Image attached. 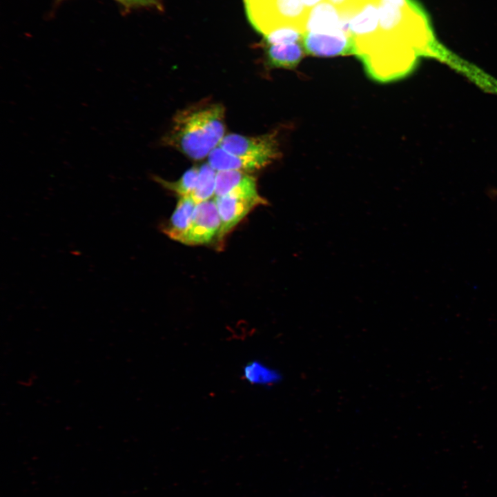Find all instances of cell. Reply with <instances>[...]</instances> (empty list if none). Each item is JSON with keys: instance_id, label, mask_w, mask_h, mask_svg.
<instances>
[{"instance_id": "1", "label": "cell", "mask_w": 497, "mask_h": 497, "mask_svg": "<svg viewBox=\"0 0 497 497\" xmlns=\"http://www.w3.org/2000/svg\"><path fill=\"white\" fill-rule=\"evenodd\" d=\"M224 112L222 105L211 102L178 110L162 143L194 160L208 157L225 136Z\"/></svg>"}, {"instance_id": "2", "label": "cell", "mask_w": 497, "mask_h": 497, "mask_svg": "<svg viewBox=\"0 0 497 497\" xmlns=\"http://www.w3.org/2000/svg\"><path fill=\"white\" fill-rule=\"evenodd\" d=\"M219 146L233 155L257 159L267 165L280 155L275 133L255 137L229 134L224 137Z\"/></svg>"}, {"instance_id": "3", "label": "cell", "mask_w": 497, "mask_h": 497, "mask_svg": "<svg viewBox=\"0 0 497 497\" xmlns=\"http://www.w3.org/2000/svg\"><path fill=\"white\" fill-rule=\"evenodd\" d=\"M221 220L214 199L196 205L191 223L182 243L200 245L209 243L219 233Z\"/></svg>"}, {"instance_id": "4", "label": "cell", "mask_w": 497, "mask_h": 497, "mask_svg": "<svg viewBox=\"0 0 497 497\" xmlns=\"http://www.w3.org/2000/svg\"><path fill=\"white\" fill-rule=\"evenodd\" d=\"M302 43L305 52L314 56L355 55V53L353 38L342 32L330 34L307 32Z\"/></svg>"}, {"instance_id": "5", "label": "cell", "mask_w": 497, "mask_h": 497, "mask_svg": "<svg viewBox=\"0 0 497 497\" xmlns=\"http://www.w3.org/2000/svg\"><path fill=\"white\" fill-rule=\"evenodd\" d=\"M215 201L221 220L217 235L219 240L228 234L252 209L266 201L260 195L257 197H215Z\"/></svg>"}, {"instance_id": "6", "label": "cell", "mask_w": 497, "mask_h": 497, "mask_svg": "<svg viewBox=\"0 0 497 497\" xmlns=\"http://www.w3.org/2000/svg\"><path fill=\"white\" fill-rule=\"evenodd\" d=\"M215 197H257L255 178L247 172L240 170L217 171L215 182Z\"/></svg>"}, {"instance_id": "7", "label": "cell", "mask_w": 497, "mask_h": 497, "mask_svg": "<svg viewBox=\"0 0 497 497\" xmlns=\"http://www.w3.org/2000/svg\"><path fill=\"white\" fill-rule=\"evenodd\" d=\"M340 24L339 10L333 4L324 1L309 10L304 26V32L327 34L340 32L342 31L340 28Z\"/></svg>"}, {"instance_id": "8", "label": "cell", "mask_w": 497, "mask_h": 497, "mask_svg": "<svg viewBox=\"0 0 497 497\" xmlns=\"http://www.w3.org/2000/svg\"><path fill=\"white\" fill-rule=\"evenodd\" d=\"M378 0H368L352 17L349 22L350 32L354 41L374 35L378 30Z\"/></svg>"}, {"instance_id": "9", "label": "cell", "mask_w": 497, "mask_h": 497, "mask_svg": "<svg viewBox=\"0 0 497 497\" xmlns=\"http://www.w3.org/2000/svg\"><path fill=\"white\" fill-rule=\"evenodd\" d=\"M208 163L217 172L222 170H240L244 172L260 170L266 166L264 162L248 157L229 153L219 146L208 155Z\"/></svg>"}, {"instance_id": "10", "label": "cell", "mask_w": 497, "mask_h": 497, "mask_svg": "<svg viewBox=\"0 0 497 497\" xmlns=\"http://www.w3.org/2000/svg\"><path fill=\"white\" fill-rule=\"evenodd\" d=\"M196 205L191 195L179 197L170 220L163 228V232L172 240L182 243Z\"/></svg>"}, {"instance_id": "11", "label": "cell", "mask_w": 497, "mask_h": 497, "mask_svg": "<svg viewBox=\"0 0 497 497\" xmlns=\"http://www.w3.org/2000/svg\"><path fill=\"white\" fill-rule=\"evenodd\" d=\"M273 11L276 28L294 26L304 35L307 13L302 0H273Z\"/></svg>"}, {"instance_id": "12", "label": "cell", "mask_w": 497, "mask_h": 497, "mask_svg": "<svg viewBox=\"0 0 497 497\" xmlns=\"http://www.w3.org/2000/svg\"><path fill=\"white\" fill-rule=\"evenodd\" d=\"M304 52L301 42L269 45L266 58L269 64L272 67L293 68L302 59Z\"/></svg>"}, {"instance_id": "13", "label": "cell", "mask_w": 497, "mask_h": 497, "mask_svg": "<svg viewBox=\"0 0 497 497\" xmlns=\"http://www.w3.org/2000/svg\"><path fill=\"white\" fill-rule=\"evenodd\" d=\"M242 376L249 383L260 386H273L282 380L278 370L256 360L244 366Z\"/></svg>"}, {"instance_id": "14", "label": "cell", "mask_w": 497, "mask_h": 497, "mask_svg": "<svg viewBox=\"0 0 497 497\" xmlns=\"http://www.w3.org/2000/svg\"><path fill=\"white\" fill-rule=\"evenodd\" d=\"M216 175L217 171L208 163L199 168L197 186L191 195L197 204L211 199L215 195Z\"/></svg>"}, {"instance_id": "15", "label": "cell", "mask_w": 497, "mask_h": 497, "mask_svg": "<svg viewBox=\"0 0 497 497\" xmlns=\"http://www.w3.org/2000/svg\"><path fill=\"white\" fill-rule=\"evenodd\" d=\"M199 168L192 167L187 170L182 176L175 182H168L159 177L154 179L163 187L177 193L179 197L191 195L194 192L198 180Z\"/></svg>"}, {"instance_id": "16", "label": "cell", "mask_w": 497, "mask_h": 497, "mask_svg": "<svg viewBox=\"0 0 497 497\" xmlns=\"http://www.w3.org/2000/svg\"><path fill=\"white\" fill-rule=\"evenodd\" d=\"M303 36L297 28L283 26L272 30L264 37L268 45H277L300 42Z\"/></svg>"}, {"instance_id": "17", "label": "cell", "mask_w": 497, "mask_h": 497, "mask_svg": "<svg viewBox=\"0 0 497 497\" xmlns=\"http://www.w3.org/2000/svg\"><path fill=\"white\" fill-rule=\"evenodd\" d=\"M331 3H332L338 9L342 8L349 3L351 0H329Z\"/></svg>"}, {"instance_id": "18", "label": "cell", "mask_w": 497, "mask_h": 497, "mask_svg": "<svg viewBox=\"0 0 497 497\" xmlns=\"http://www.w3.org/2000/svg\"><path fill=\"white\" fill-rule=\"evenodd\" d=\"M322 0H302V4L306 8L316 6L318 3Z\"/></svg>"}]
</instances>
